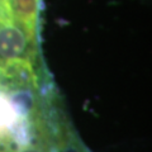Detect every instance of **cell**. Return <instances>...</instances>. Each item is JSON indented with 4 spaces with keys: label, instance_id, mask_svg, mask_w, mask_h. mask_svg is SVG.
Segmentation results:
<instances>
[{
    "label": "cell",
    "instance_id": "6da1fadb",
    "mask_svg": "<svg viewBox=\"0 0 152 152\" xmlns=\"http://www.w3.org/2000/svg\"><path fill=\"white\" fill-rule=\"evenodd\" d=\"M14 152H56L50 142L45 141L42 137H38L33 141H28L26 143L19 145Z\"/></svg>",
    "mask_w": 152,
    "mask_h": 152
}]
</instances>
